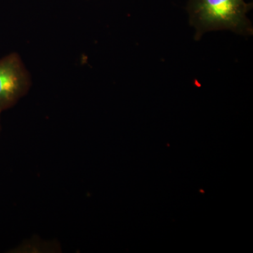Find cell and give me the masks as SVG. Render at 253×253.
<instances>
[{
  "label": "cell",
  "instance_id": "6da1fadb",
  "mask_svg": "<svg viewBox=\"0 0 253 253\" xmlns=\"http://www.w3.org/2000/svg\"><path fill=\"white\" fill-rule=\"evenodd\" d=\"M252 4L246 0H189L187 11L195 39L209 32L228 31L243 36L253 34L248 13Z\"/></svg>",
  "mask_w": 253,
  "mask_h": 253
},
{
  "label": "cell",
  "instance_id": "3957f363",
  "mask_svg": "<svg viewBox=\"0 0 253 253\" xmlns=\"http://www.w3.org/2000/svg\"><path fill=\"white\" fill-rule=\"evenodd\" d=\"M0 114H1V113H0ZM0 129H1V125H0Z\"/></svg>",
  "mask_w": 253,
  "mask_h": 253
},
{
  "label": "cell",
  "instance_id": "7a4b0ae2",
  "mask_svg": "<svg viewBox=\"0 0 253 253\" xmlns=\"http://www.w3.org/2000/svg\"><path fill=\"white\" fill-rule=\"evenodd\" d=\"M31 76L20 55L11 52L0 59V113L11 109L31 89Z\"/></svg>",
  "mask_w": 253,
  "mask_h": 253
}]
</instances>
